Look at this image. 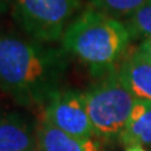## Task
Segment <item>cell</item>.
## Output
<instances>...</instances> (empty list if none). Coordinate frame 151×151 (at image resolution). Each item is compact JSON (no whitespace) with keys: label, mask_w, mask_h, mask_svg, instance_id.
I'll use <instances>...</instances> for the list:
<instances>
[{"label":"cell","mask_w":151,"mask_h":151,"mask_svg":"<svg viewBox=\"0 0 151 151\" xmlns=\"http://www.w3.org/2000/svg\"><path fill=\"white\" fill-rule=\"evenodd\" d=\"M62 49L0 32V89L20 106H44L67 69Z\"/></svg>","instance_id":"cell-1"},{"label":"cell","mask_w":151,"mask_h":151,"mask_svg":"<svg viewBox=\"0 0 151 151\" xmlns=\"http://www.w3.org/2000/svg\"><path fill=\"white\" fill-rule=\"evenodd\" d=\"M131 40L125 22L88 8L70 22L60 43L65 53L76 57L100 78L119 68Z\"/></svg>","instance_id":"cell-2"},{"label":"cell","mask_w":151,"mask_h":151,"mask_svg":"<svg viewBox=\"0 0 151 151\" xmlns=\"http://www.w3.org/2000/svg\"><path fill=\"white\" fill-rule=\"evenodd\" d=\"M94 135L102 140H119L130 119L136 98L121 81L117 69L105 74L83 92Z\"/></svg>","instance_id":"cell-3"},{"label":"cell","mask_w":151,"mask_h":151,"mask_svg":"<svg viewBox=\"0 0 151 151\" xmlns=\"http://www.w3.org/2000/svg\"><path fill=\"white\" fill-rule=\"evenodd\" d=\"M5 6L33 40L49 44L62 39L81 0H5Z\"/></svg>","instance_id":"cell-4"},{"label":"cell","mask_w":151,"mask_h":151,"mask_svg":"<svg viewBox=\"0 0 151 151\" xmlns=\"http://www.w3.org/2000/svg\"><path fill=\"white\" fill-rule=\"evenodd\" d=\"M42 119L67 134L86 139H97L94 135L82 92L59 88L44 105Z\"/></svg>","instance_id":"cell-5"},{"label":"cell","mask_w":151,"mask_h":151,"mask_svg":"<svg viewBox=\"0 0 151 151\" xmlns=\"http://www.w3.org/2000/svg\"><path fill=\"white\" fill-rule=\"evenodd\" d=\"M35 150L37 126L18 112L0 111V151Z\"/></svg>","instance_id":"cell-6"},{"label":"cell","mask_w":151,"mask_h":151,"mask_svg":"<svg viewBox=\"0 0 151 151\" xmlns=\"http://www.w3.org/2000/svg\"><path fill=\"white\" fill-rule=\"evenodd\" d=\"M117 73L136 100L151 102V62L139 47L127 52Z\"/></svg>","instance_id":"cell-7"},{"label":"cell","mask_w":151,"mask_h":151,"mask_svg":"<svg viewBox=\"0 0 151 151\" xmlns=\"http://www.w3.org/2000/svg\"><path fill=\"white\" fill-rule=\"evenodd\" d=\"M37 141L39 151H105L97 139L67 134L44 119H40L37 125Z\"/></svg>","instance_id":"cell-8"},{"label":"cell","mask_w":151,"mask_h":151,"mask_svg":"<svg viewBox=\"0 0 151 151\" xmlns=\"http://www.w3.org/2000/svg\"><path fill=\"white\" fill-rule=\"evenodd\" d=\"M119 140L126 147L151 146V102L136 100Z\"/></svg>","instance_id":"cell-9"},{"label":"cell","mask_w":151,"mask_h":151,"mask_svg":"<svg viewBox=\"0 0 151 151\" xmlns=\"http://www.w3.org/2000/svg\"><path fill=\"white\" fill-rule=\"evenodd\" d=\"M147 0H89V8L125 22Z\"/></svg>","instance_id":"cell-10"},{"label":"cell","mask_w":151,"mask_h":151,"mask_svg":"<svg viewBox=\"0 0 151 151\" xmlns=\"http://www.w3.org/2000/svg\"><path fill=\"white\" fill-rule=\"evenodd\" d=\"M132 39H151V0H147L136 13L125 20Z\"/></svg>","instance_id":"cell-11"},{"label":"cell","mask_w":151,"mask_h":151,"mask_svg":"<svg viewBox=\"0 0 151 151\" xmlns=\"http://www.w3.org/2000/svg\"><path fill=\"white\" fill-rule=\"evenodd\" d=\"M139 49L142 52L144 55L151 62V39L141 40V43H140V45H139Z\"/></svg>","instance_id":"cell-12"},{"label":"cell","mask_w":151,"mask_h":151,"mask_svg":"<svg viewBox=\"0 0 151 151\" xmlns=\"http://www.w3.org/2000/svg\"><path fill=\"white\" fill-rule=\"evenodd\" d=\"M126 151H147V150H145L142 146H129V147H126Z\"/></svg>","instance_id":"cell-13"},{"label":"cell","mask_w":151,"mask_h":151,"mask_svg":"<svg viewBox=\"0 0 151 151\" xmlns=\"http://www.w3.org/2000/svg\"><path fill=\"white\" fill-rule=\"evenodd\" d=\"M3 9H6V6H5V0H0V10H3Z\"/></svg>","instance_id":"cell-14"},{"label":"cell","mask_w":151,"mask_h":151,"mask_svg":"<svg viewBox=\"0 0 151 151\" xmlns=\"http://www.w3.org/2000/svg\"><path fill=\"white\" fill-rule=\"evenodd\" d=\"M35 151H39V150H35Z\"/></svg>","instance_id":"cell-15"}]
</instances>
